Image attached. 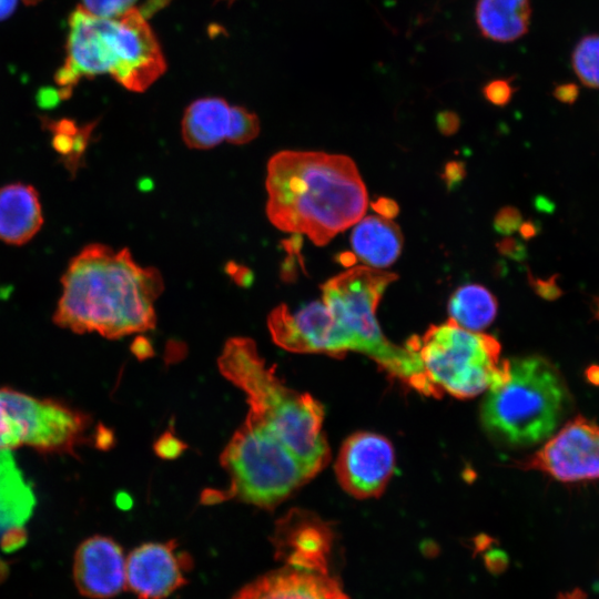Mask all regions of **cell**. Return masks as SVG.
<instances>
[{
	"mask_svg": "<svg viewBox=\"0 0 599 599\" xmlns=\"http://www.w3.org/2000/svg\"><path fill=\"white\" fill-rule=\"evenodd\" d=\"M438 130L445 135L454 134L460 124L459 116L453 111H441L436 116Z\"/></svg>",
	"mask_w": 599,
	"mask_h": 599,
	"instance_id": "cell-32",
	"label": "cell"
},
{
	"mask_svg": "<svg viewBox=\"0 0 599 599\" xmlns=\"http://www.w3.org/2000/svg\"><path fill=\"white\" fill-rule=\"evenodd\" d=\"M73 575L80 592L105 599L125 586V559L121 547L111 538L93 536L77 550Z\"/></svg>",
	"mask_w": 599,
	"mask_h": 599,
	"instance_id": "cell-15",
	"label": "cell"
},
{
	"mask_svg": "<svg viewBox=\"0 0 599 599\" xmlns=\"http://www.w3.org/2000/svg\"><path fill=\"white\" fill-rule=\"evenodd\" d=\"M138 0H81L80 7L92 16L118 18L135 8Z\"/></svg>",
	"mask_w": 599,
	"mask_h": 599,
	"instance_id": "cell-26",
	"label": "cell"
},
{
	"mask_svg": "<svg viewBox=\"0 0 599 599\" xmlns=\"http://www.w3.org/2000/svg\"><path fill=\"white\" fill-rule=\"evenodd\" d=\"M191 558L174 541L146 542L125 560V585L139 599H163L186 583Z\"/></svg>",
	"mask_w": 599,
	"mask_h": 599,
	"instance_id": "cell-13",
	"label": "cell"
},
{
	"mask_svg": "<svg viewBox=\"0 0 599 599\" xmlns=\"http://www.w3.org/2000/svg\"><path fill=\"white\" fill-rule=\"evenodd\" d=\"M394 467L395 451L390 441L375 433L359 432L342 445L335 471L338 483L349 495L370 498L384 491Z\"/></svg>",
	"mask_w": 599,
	"mask_h": 599,
	"instance_id": "cell-12",
	"label": "cell"
},
{
	"mask_svg": "<svg viewBox=\"0 0 599 599\" xmlns=\"http://www.w3.org/2000/svg\"><path fill=\"white\" fill-rule=\"evenodd\" d=\"M27 541V531L23 527H14L7 531L0 542V549L11 552L21 548Z\"/></svg>",
	"mask_w": 599,
	"mask_h": 599,
	"instance_id": "cell-30",
	"label": "cell"
},
{
	"mask_svg": "<svg viewBox=\"0 0 599 599\" xmlns=\"http://www.w3.org/2000/svg\"><path fill=\"white\" fill-rule=\"evenodd\" d=\"M554 95L561 102L572 103L578 97V88L573 83L559 84L555 88Z\"/></svg>",
	"mask_w": 599,
	"mask_h": 599,
	"instance_id": "cell-35",
	"label": "cell"
},
{
	"mask_svg": "<svg viewBox=\"0 0 599 599\" xmlns=\"http://www.w3.org/2000/svg\"><path fill=\"white\" fill-rule=\"evenodd\" d=\"M222 375L245 395L248 413L262 422L313 478L329 460L322 432L324 408L309 394L288 388L266 365L253 339L230 338L219 357Z\"/></svg>",
	"mask_w": 599,
	"mask_h": 599,
	"instance_id": "cell-4",
	"label": "cell"
},
{
	"mask_svg": "<svg viewBox=\"0 0 599 599\" xmlns=\"http://www.w3.org/2000/svg\"><path fill=\"white\" fill-rule=\"evenodd\" d=\"M405 347L417 361L430 396L475 397L502 382L509 372V361L500 359L495 337L463 328L451 319L410 337Z\"/></svg>",
	"mask_w": 599,
	"mask_h": 599,
	"instance_id": "cell-7",
	"label": "cell"
},
{
	"mask_svg": "<svg viewBox=\"0 0 599 599\" xmlns=\"http://www.w3.org/2000/svg\"><path fill=\"white\" fill-rule=\"evenodd\" d=\"M477 27L485 38L512 42L530 27V0H478L475 10Z\"/></svg>",
	"mask_w": 599,
	"mask_h": 599,
	"instance_id": "cell-20",
	"label": "cell"
},
{
	"mask_svg": "<svg viewBox=\"0 0 599 599\" xmlns=\"http://www.w3.org/2000/svg\"><path fill=\"white\" fill-rule=\"evenodd\" d=\"M112 443V435L109 433V430L104 427H99L98 435H97V444L100 448H108V446Z\"/></svg>",
	"mask_w": 599,
	"mask_h": 599,
	"instance_id": "cell-37",
	"label": "cell"
},
{
	"mask_svg": "<svg viewBox=\"0 0 599 599\" xmlns=\"http://www.w3.org/2000/svg\"><path fill=\"white\" fill-rule=\"evenodd\" d=\"M484 558L487 570L493 575H499L507 569L508 557L501 550H490Z\"/></svg>",
	"mask_w": 599,
	"mask_h": 599,
	"instance_id": "cell-31",
	"label": "cell"
},
{
	"mask_svg": "<svg viewBox=\"0 0 599 599\" xmlns=\"http://www.w3.org/2000/svg\"><path fill=\"white\" fill-rule=\"evenodd\" d=\"M53 319L62 328L119 338L152 329L154 302L164 283L154 267L139 265L128 248L83 247L70 262Z\"/></svg>",
	"mask_w": 599,
	"mask_h": 599,
	"instance_id": "cell-1",
	"label": "cell"
},
{
	"mask_svg": "<svg viewBox=\"0 0 599 599\" xmlns=\"http://www.w3.org/2000/svg\"><path fill=\"white\" fill-rule=\"evenodd\" d=\"M569 403L561 374L539 356L509 361L507 377L488 388L481 404L484 429L496 441L526 447L549 437Z\"/></svg>",
	"mask_w": 599,
	"mask_h": 599,
	"instance_id": "cell-5",
	"label": "cell"
},
{
	"mask_svg": "<svg viewBox=\"0 0 599 599\" xmlns=\"http://www.w3.org/2000/svg\"><path fill=\"white\" fill-rule=\"evenodd\" d=\"M266 214L281 231L325 245L367 209L362 176L346 155L281 151L267 163Z\"/></svg>",
	"mask_w": 599,
	"mask_h": 599,
	"instance_id": "cell-2",
	"label": "cell"
},
{
	"mask_svg": "<svg viewBox=\"0 0 599 599\" xmlns=\"http://www.w3.org/2000/svg\"><path fill=\"white\" fill-rule=\"evenodd\" d=\"M19 0H0V21L7 19L16 10Z\"/></svg>",
	"mask_w": 599,
	"mask_h": 599,
	"instance_id": "cell-36",
	"label": "cell"
},
{
	"mask_svg": "<svg viewBox=\"0 0 599 599\" xmlns=\"http://www.w3.org/2000/svg\"><path fill=\"white\" fill-rule=\"evenodd\" d=\"M166 70L160 43L142 11L100 18L80 6L69 18L65 58L54 75L59 97H70L83 78L111 75L130 91L142 92Z\"/></svg>",
	"mask_w": 599,
	"mask_h": 599,
	"instance_id": "cell-3",
	"label": "cell"
},
{
	"mask_svg": "<svg viewBox=\"0 0 599 599\" xmlns=\"http://www.w3.org/2000/svg\"><path fill=\"white\" fill-rule=\"evenodd\" d=\"M267 326L275 344L290 352L338 357L351 351L346 334L323 301L295 312L281 304L270 313Z\"/></svg>",
	"mask_w": 599,
	"mask_h": 599,
	"instance_id": "cell-11",
	"label": "cell"
},
{
	"mask_svg": "<svg viewBox=\"0 0 599 599\" xmlns=\"http://www.w3.org/2000/svg\"><path fill=\"white\" fill-rule=\"evenodd\" d=\"M231 124V105L221 98L193 101L182 119V136L191 149L206 150L226 141Z\"/></svg>",
	"mask_w": 599,
	"mask_h": 599,
	"instance_id": "cell-18",
	"label": "cell"
},
{
	"mask_svg": "<svg viewBox=\"0 0 599 599\" xmlns=\"http://www.w3.org/2000/svg\"><path fill=\"white\" fill-rule=\"evenodd\" d=\"M49 124L53 134V148L67 158L69 166L78 164L88 144L93 124L78 126L73 121H51Z\"/></svg>",
	"mask_w": 599,
	"mask_h": 599,
	"instance_id": "cell-23",
	"label": "cell"
},
{
	"mask_svg": "<svg viewBox=\"0 0 599 599\" xmlns=\"http://www.w3.org/2000/svg\"><path fill=\"white\" fill-rule=\"evenodd\" d=\"M450 319L473 332L487 327L497 314V300L484 286L467 284L458 287L448 302Z\"/></svg>",
	"mask_w": 599,
	"mask_h": 599,
	"instance_id": "cell-22",
	"label": "cell"
},
{
	"mask_svg": "<svg viewBox=\"0 0 599 599\" xmlns=\"http://www.w3.org/2000/svg\"><path fill=\"white\" fill-rule=\"evenodd\" d=\"M260 121L255 113L240 105H231V124L226 142L244 144L257 136Z\"/></svg>",
	"mask_w": 599,
	"mask_h": 599,
	"instance_id": "cell-25",
	"label": "cell"
},
{
	"mask_svg": "<svg viewBox=\"0 0 599 599\" xmlns=\"http://www.w3.org/2000/svg\"><path fill=\"white\" fill-rule=\"evenodd\" d=\"M185 448V444L169 432L159 437L154 445L156 454L165 459L176 458Z\"/></svg>",
	"mask_w": 599,
	"mask_h": 599,
	"instance_id": "cell-28",
	"label": "cell"
},
{
	"mask_svg": "<svg viewBox=\"0 0 599 599\" xmlns=\"http://www.w3.org/2000/svg\"><path fill=\"white\" fill-rule=\"evenodd\" d=\"M396 280L395 273L352 267L322 285V301L346 334L351 351L369 356L392 376L427 395L417 361L405 346H397L384 336L376 318L385 288Z\"/></svg>",
	"mask_w": 599,
	"mask_h": 599,
	"instance_id": "cell-6",
	"label": "cell"
},
{
	"mask_svg": "<svg viewBox=\"0 0 599 599\" xmlns=\"http://www.w3.org/2000/svg\"><path fill=\"white\" fill-rule=\"evenodd\" d=\"M571 67L578 80L599 89V33L582 37L571 52Z\"/></svg>",
	"mask_w": 599,
	"mask_h": 599,
	"instance_id": "cell-24",
	"label": "cell"
},
{
	"mask_svg": "<svg viewBox=\"0 0 599 599\" xmlns=\"http://www.w3.org/2000/svg\"><path fill=\"white\" fill-rule=\"evenodd\" d=\"M372 207L375 212L379 213L385 219H392L395 217L398 212L399 207L397 203L388 197H378L376 201L372 203Z\"/></svg>",
	"mask_w": 599,
	"mask_h": 599,
	"instance_id": "cell-34",
	"label": "cell"
},
{
	"mask_svg": "<svg viewBox=\"0 0 599 599\" xmlns=\"http://www.w3.org/2000/svg\"><path fill=\"white\" fill-rule=\"evenodd\" d=\"M26 3L28 4H34L35 2H38L39 0H23Z\"/></svg>",
	"mask_w": 599,
	"mask_h": 599,
	"instance_id": "cell-40",
	"label": "cell"
},
{
	"mask_svg": "<svg viewBox=\"0 0 599 599\" xmlns=\"http://www.w3.org/2000/svg\"><path fill=\"white\" fill-rule=\"evenodd\" d=\"M514 87L507 79H495L483 88L484 97L494 105L505 106L512 98Z\"/></svg>",
	"mask_w": 599,
	"mask_h": 599,
	"instance_id": "cell-27",
	"label": "cell"
},
{
	"mask_svg": "<svg viewBox=\"0 0 599 599\" xmlns=\"http://www.w3.org/2000/svg\"><path fill=\"white\" fill-rule=\"evenodd\" d=\"M520 225L521 215L511 206L501 209L495 217V229L501 234H510Z\"/></svg>",
	"mask_w": 599,
	"mask_h": 599,
	"instance_id": "cell-29",
	"label": "cell"
},
{
	"mask_svg": "<svg viewBox=\"0 0 599 599\" xmlns=\"http://www.w3.org/2000/svg\"><path fill=\"white\" fill-rule=\"evenodd\" d=\"M85 425V417L60 403L0 389V448L26 444L43 451L69 450Z\"/></svg>",
	"mask_w": 599,
	"mask_h": 599,
	"instance_id": "cell-9",
	"label": "cell"
},
{
	"mask_svg": "<svg viewBox=\"0 0 599 599\" xmlns=\"http://www.w3.org/2000/svg\"><path fill=\"white\" fill-rule=\"evenodd\" d=\"M524 467L566 483L599 478V426L578 416L568 422Z\"/></svg>",
	"mask_w": 599,
	"mask_h": 599,
	"instance_id": "cell-10",
	"label": "cell"
},
{
	"mask_svg": "<svg viewBox=\"0 0 599 599\" xmlns=\"http://www.w3.org/2000/svg\"><path fill=\"white\" fill-rule=\"evenodd\" d=\"M43 213L37 190L24 183L0 187V240L12 245L29 242L41 229Z\"/></svg>",
	"mask_w": 599,
	"mask_h": 599,
	"instance_id": "cell-17",
	"label": "cell"
},
{
	"mask_svg": "<svg viewBox=\"0 0 599 599\" xmlns=\"http://www.w3.org/2000/svg\"><path fill=\"white\" fill-rule=\"evenodd\" d=\"M231 485L223 491H206L205 504L237 498L272 509L312 479L291 450L250 413L221 455Z\"/></svg>",
	"mask_w": 599,
	"mask_h": 599,
	"instance_id": "cell-8",
	"label": "cell"
},
{
	"mask_svg": "<svg viewBox=\"0 0 599 599\" xmlns=\"http://www.w3.org/2000/svg\"><path fill=\"white\" fill-rule=\"evenodd\" d=\"M351 244L355 256L364 263L386 267L400 254L403 235L389 219L370 215L357 222L351 235Z\"/></svg>",
	"mask_w": 599,
	"mask_h": 599,
	"instance_id": "cell-19",
	"label": "cell"
},
{
	"mask_svg": "<svg viewBox=\"0 0 599 599\" xmlns=\"http://www.w3.org/2000/svg\"><path fill=\"white\" fill-rule=\"evenodd\" d=\"M333 534L315 515L293 509L277 524L274 545L285 566L327 573V558Z\"/></svg>",
	"mask_w": 599,
	"mask_h": 599,
	"instance_id": "cell-14",
	"label": "cell"
},
{
	"mask_svg": "<svg viewBox=\"0 0 599 599\" xmlns=\"http://www.w3.org/2000/svg\"><path fill=\"white\" fill-rule=\"evenodd\" d=\"M35 499L26 483L14 457L8 448H0V542L14 527H23L32 514Z\"/></svg>",
	"mask_w": 599,
	"mask_h": 599,
	"instance_id": "cell-21",
	"label": "cell"
},
{
	"mask_svg": "<svg viewBox=\"0 0 599 599\" xmlns=\"http://www.w3.org/2000/svg\"><path fill=\"white\" fill-rule=\"evenodd\" d=\"M444 181L448 187H453L461 182L465 176L464 163L459 161L448 162L444 169Z\"/></svg>",
	"mask_w": 599,
	"mask_h": 599,
	"instance_id": "cell-33",
	"label": "cell"
},
{
	"mask_svg": "<svg viewBox=\"0 0 599 599\" xmlns=\"http://www.w3.org/2000/svg\"><path fill=\"white\" fill-rule=\"evenodd\" d=\"M339 261L345 266H352L356 261V256L349 252H346L339 255Z\"/></svg>",
	"mask_w": 599,
	"mask_h": 599,
	"instance_id": "cell-39",
	"label": "cell"
},
{
	"mask_svg": "<svg viewBox=\"0 0 599 599\" xmlns=\"http://www.w3.org/2000/svg\"><path fill=\"white\" fill-rule=\"evenodd\" d=\"M557 599H587V596L580 589H573L565 593H560Z\"/></svg>",
	"mask_w": 599,
	"mask_h": 599,
	"instance_id": "cell-38",
	"label": "cell"
},
{
	"mask_svg": "<svg viewBox=\"0 0 599 599\" xmlns=\"http://www.w3.org/2000/svg\"><path fill=\"white\" fill-rule=\"evenodd\" d=\"M220 1H224V2H227L229 4H231V3L234 2L235 0H220Z\"/></svg>",
	"mask_w": 599,
	"mask_h": 599,
	"instance_id": "cell-41",
	"label": "cell"
},
{
	"mask_svg": "<svg viewBox=\"0 0 599 599\" xmlns=\"http://www.w3.org/2000/svg\"><path fill=\"white\" fill-rule=\"evenodd\" d=\"M233 599H348L327 573L285 566L243 587Z\"/></svg>",
	"mask_w": 599,
	"mask_h": 599,
	"instance_id": "cell-16",
	"label": "cell"
}]
</instances>
